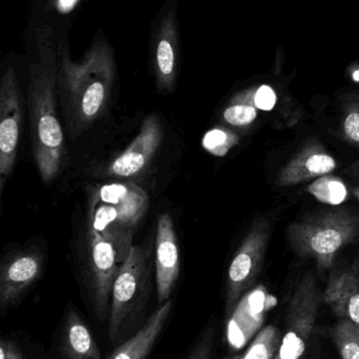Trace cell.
I'll use <instances>...</instances> for the list:
<instances>
[{
  "instance_id": "6da1fadb",
  "label": "cell",
  "mask_w": 359,
  "mask_h": 359,
  "mask_svg": "<svg viewBox=\"0 0 359 359\" xmlns=\"http://www.w3.org/2000/svg\"><path fill=\"white\" fill-rule=\"evenodd\" d=\"M36 58L30 65L27 111L32 153L44 183L57 178L65 164V143L57 116L58 48L48 25L36 29Z\"/></svg>"
},
{
  "instance_id": "7a4b0ae2",
  "label": "cell",
  "mask_w": 359,
  "mask_h": 359,
  "mask_svg": "<svg viewBox=\"0 0 359 359\" xmlns=\"http://www.w3.org/2000/svg\"><path fill=\"white\" fill-rule=\"evenodd\" d=\"M115 77L113 50L101 34L80 61L72 59L67 43L58 46L57 96L72 138L90 128L107 107Z\"/></svg>"
},
{
  "instance_id": "3957f363",
  "label": "cell",
  "mask_w": 359,
  "mask_h": 359,
  "mask_svg": "<svg viewBox=\"0 0 359 359\" xmlns=\"http://www.w3.org/2000/svg\"><path fill=\"white\" fill-rule=\"evenodd\" d=\"M149 206L147 192L132 182L105 184L94 190L89 204V230L115 248L120 265L133 246L135 229Z\"/></svg>"
},
{
  "instance_id": "277c9868",
  "label": "cell",
  "mask_w": 359,
  "mask_h": 359,
  "mask_svg": "<svg viewBox=\"0 0 359 359\" xmlns=\"http://www.w3.org/2000/svg\"><path fill=\"white\" fill-rule=\"evenodd\" d=\"M291 249L315 261L318 269H330L341 249L359 241V210L341 208L306 215L287 231Z\"/></svg>"
},
{
  "instance_id": "5b68a950",
  "label": "cell",
  "mask_w": 359,
  "mask_h": 359,
  "mask_svg": "<svg viewBox=\"0 0 359 359\" xmlns=\"http://www.w3.org/2000/svg\"><path fill=\"white\" fill-rule=\"evenodd\" d=\"M152 243L148 238L143 244L133 245L114 282L109 318V337L114 344L132 326L149 297Z\"/></svg>"
},
{
  "instance_id": "8992f818",
  "label": "cell",
  "mask_w": 359,
  "mask_h": 359,
  "mask_svg": "<svg viewBox=\"0 0 359 359\" xmlns=\"http://www.w3.org/2000/svg\"><path fill=\"white\" fill-rule=\"evenodd\" d=\"M322 299L315 276L311 271L303 274L289 299L285 332L275 359H303L318 322Z\"/></svg>"
},
{
  "instance_id": "52a82bcc",
  "label": "cell",
  "mask_w": 359,
  "mask_h": 359,
  "mask_svg": "<svg viewBox=\"0 0 359 359\" xmlns=\"http://www.w3.org/2000/svg\"><path fill=\"white\" fill-rule=\"evenodd\" d=\"M270 236L271 224L265 217H259L251 225L236 251L228 271L227 313H232L240 299L256 282L265 262Z\"/></svg>"
},
{
  "instance_id": "ba28073f",
  "label": "cell",
  "mask_w": 359,
  "mask_h": 359,
  "mask_svg": "<svg viewBox=\"0 0 359 359\" xmlns=\"http://www.w3.org/2000/svg\"><path fill=\"white\" fill-rule=\"evenodd\" d=\"M162 8L151 34V65L156 86L162 93L173 90L177 80L181 37L178 18L173 2Z\"/></svg>"
},
{
  "instance_id": "9c48e42d",
  "label": "cell",
  "mask_w": 359,
  "mask_h": 359,
  "mask_svg": "<svg viewBox=\"0 0 359 359\" xmlns=\"http://www.w3.org/2000/svg\"><path fill=\"white\" fill-rule=\"evenodd\" d=\"M22 100L13 67H6L0 82V191L10 177L18 151L22 123Z\"/></svg>"
},
{
  "instance_id": "30bf717a",
  "label": "cell",
  "mask_w": 359,
  "mask_h": 359,
  "mask_svg": "<svg viewBox=\"0 0 359 359\" xmlns=\"http://www.w3.org/2000/svg\"><path fill=\"white\" fill-rule=\"evenodd\" d=\"M88 238L93 301L97 313L103 320L111 306L114 282L122 265L113 245L100 234L89 230Z\"/></svg>"
},
{
  "instance_id": "8fae6325",
  "label": "cell",
  "mask_w": 359,
  "mask_h": 359,
  "mask_svg": "<svg viewBox=\"0 0 359 359\" xmlns=\"http://www.w3.org/2000/svg\"><path fill=\"white\" fill-rule=\"evenodd\" d=\"M275 304V297L261 285L248 291L232 311L227 330L230 346L235 350L244 347L261 331L266 316Z\"/></svg>"
},
{
  "instance_id": "7c38bea8",
  "label": "cell",
  "mask_w": 359,
  "mask_h": 359,
  "mask_svg": "<svg viewBox=\"0 0 359 359\" xmlns=\"http://www.w3.org/2000/svg\"><path fill=\"white\" fill-rule=\"evenodd\" d=\"M162 138L164 130L157 116L145 118L138 135L112 162L107 172L118 178H131L141 174L157 153Z\"/></svg>"
},
{
  "instance_id": "4fadbf2b",
  "label": "cell",
  "mask_w": 359,
  "mask_h": 359,
  "mask_svg": "<svg viewBox=\"0 0 359 359\" xmlns=\"http://www.w3.org/2000/svg\"><path fill=\"white\" fill-rule=\"evenodd\" d=\"M178 241L172 217L168 212L159 215L155 238V272L158 303H166L178 280Z\"/></svg>"
},
{
  "instance_id": "5bb4252c",
  "label": "cell",
  "mask_w": 359,
  "mask_h": 359,
  "mask_svg": "<svg viewBox=\"0 0 359 359\" xmlns=\"http://www.w3.org/2000/svg\"><path fill=\"white\" fill-rule=\"evenodd\" d=\"M337 161L324 145L318 139H311L280 170L275 184L280 188L293 187L330 175L337 170Z\"/></svg>"
},
{
  "instance_id": "9a60e30c",
  "label": "cell",
  "mask_w": 359,
  "mask_h": 359,
  "mask_svg": "<svg viewBox=\"0 0 359 359\" xmlns=\"http://www.w3.org/2000/svg\"><path fill=\"white\" fill-rule=\"evenodd\" d=\"M42 259L35 253H22L4 264L0 273V308L16 303L41 274Z\"/></svg>"
},
{
  "instance_id": "2e32d148",
  "label": "cell",
  "mask_w": 359,
  "mask_h": 359,
  "mask_svg": "<svg viewBox=\"0 0 359 359\" xmlns=\"http://www.w3.org/2000/svg\"><path fill=\"white\" fill-rule=\"evenodd\" d=\"M322 301L331 308L339 320L359 326V274L355 269H347L332 274Z\"/></svg>"
},
{
  "instance_id": "e0dca14e",
  "label": "cell",
  "mask_w": 359,
  "mask_h": 359,
  "mask_svg": "<svg viewBox=\"0 0 359 359\" xmlns=\"http://www.w3.org/2000/svg\"><path fill=\"white\" fill-rule=\"evenodd\" d=\"M172 310L169 299L152 314L145 324L130 339L118 346L105 359H145L153 348L156 339L164 329Z\"/></svg>"
},
{
  "instance_id": "ac0fdd59",
  "label": "cell",
  "mask_w": 359,
  "mask_h": 359,
  "mask_svg": "<svg viewBox=\"0 0 359 359\" xmlns=\"http://www.w3.org/2000/svg\"><path fill=\"white\" fill-rule=\"evenodd\" d=\"M63 348L69 359H101L92 333L75 310H71L65 318Z\"/></svg>"
},
{
  "instance_id": "d6986e66",
  "label": "cell",
  "mask_w": 359,
  "mask_h": 359,
  "mask_svg": "<svg viewBox=\"0 0 359 359\" xmlns=\"http://www.w3.org/2000/svg\"><path fill=\"white\" fill-rule=\"evenodd\" d=\"M308 192L316 200L328 205H341L348 198L347 186L337 177L327 176L316 179L308 186Z\"/></svg>"
},
{
  "instance_id": "ffe728a7",
  "label": "cell",
  "mask_w": 359,
  "mask_h": 359,
  "mask_svg": "<svg viewBox=\"0 0 359 359\" xmlns=\"http://www.w3.org/2000/svg\"><path fill=\"white\" fill-rule=\"evenodd\" d=\"M280 341L278 329L269 325L257 333L246 353L240 356V359H275Z\"/></svg>"
},
{
  "instance_id": "44dd1931",
  "label": "cell",
  "mask_w": 359,
  "mask_h": 359,
  "mask_svg": "<svg viewBox=\"0 0 359 359\" xmlns=\"http://www.w3.org/2000/svg\"><path fill=\"white\" fill-rule=\"evenodd\" d=\"M335 347L343 359H359V326L339 320L332 331Z\"/></svg>"
},
{
  "instance_id": "7402d4cb",
  "label": "cell",
  "mask_w": 359,
  "mask_h": 359,
  "mask_svg": "<svg viewBox=\"0 0 359 359\" xmlns=\"http://www.w3.org/2000/svg\"><path fill=\"white\" fill-rule=\"evenodd\" d=\"M341 109V136L350 145L359 149V94L346 97Z\"/></svg>"
},
{
  "instance_id": "603a6c76",
  "label": "cell",
  "mask_w": 359,
  "mask_h": 359,
  "mask_svg": "<svg viewBox=\"0 0 359 359\" xmlns=\"http://www.w3.org/2000/svg\"><path fill=\"white\" fill-rule=\"evenodd\" d=\"M238 137L225 128H213L204 135L202 147L216 157H223L237 144Z\"/></svg>"
},
{
  "instance_id": "cb8c5ba5",
  "label": "cell",
  "mask_w": 359,
  "mask_h": 359,
  "mask_svg": "<svg viewBox=\"0 0 359 359\" xmlns=\"http://www.w3.org/2000/svg\"><path fill=\"white\" fill-rule=\"evenodd\" d=\"M257 115V109L250 101H234L233 104L223 111V118L226 123L242 128L252 124Z\"/></svg>"
},
{
  "instance_id": "d4e9b609",
  "label": "cell",
  "mask_w": 359,
  "mask_h": 359,
  "mask_svg": "<svg viewBox=\"0 0 359 359\" xmlns=\"http://www.w3.org/2000/svg\"><path fill=\"white\" fill-rule=\"evenodd\" d=\"M276 100H278V97H276L275 92L269 86H261L253 96L254 107L261 111L273 109L276 104Z\"/></svg>"
},
{
  "instance_id": "484cf974",
  "label": "cell",
  "mask_w": 359,
  "mask_h": 359,
  "mask_svg": "<svg viewBox=\"0 0 359 359\" xmlns=\"http://www.w3.org/2000/svg\"><path fill=\"white\" fill-rule=\"evenodd\" d=\"M213 339L214 330L209 328L202 335V339L196 344L193 351L188 359H211L212 358Z\"/></svg>"
},
{
  "instance_id": "4316f807",
  "label": "cell",
  "mask_w": 359,
  "mask_h": 359,
  "mask_svg": "<svg viewBox=\"0 0 359 359\" xmlns=\"http://www.w3.org/2000/svg\"><path fill=\"white\" fill-rule=\"evenodd\" d=\"M0 359H23V358L12 344L8 343V341H1Z\"/></svg>"
},
{
  "instance_id": "83f0119b",
  "label": "cell",
  "mask_w": 359,
  "mask_h": 359,
  "mask_svg": "<svg viewBox=\"0 0 359 359\" xmlns=\"http://www.w3.org/2000/svg\"><path fill=\"white\" fill-rule=\"evenodd\" d=\"M345 174L348 177H351L352 179L359 181V160L352 163L351 165L348 166L345 170Z\"/></svg>"
},
{
  "instance_id": "f1b7e54d",
  "label": "cell",
  "mask_w": 359,
  "mask_h": 359,
  "mask_svg": "<svg viewBox=\"0 0 359 359\" xmlns=\"http://www.w3.org/2000/svg\"><path fill=\"white\" fill-rule=\"evenodd\" d=\"M352 194H353V196L359 200V186H358V187H354L353 189H352Z\"/></svg>"
},
{
  "instance_id": "f546056e",
  "label": "cell",
  "mask_w": 359,
  "mask_h": 359,
  "mask_svg": "<svg viewBox=\"0 0 359 359\" xmlns=\"http://www.w3.org/2000/svg\"><path fill=\"white\" fill-rule=\"evenodd\" d=\"M356 80H359V72H356L355 76H354Z\"/></svg>"
},
{
  "instance_id": "4dcf8cb0",
  "label": "cell",
  "mask_w": 359,
  "mask_h": 359,
  "mask_svg": "<svg viewBox=\"0 0 359 359\" xmlns=\"http://www.w3.org/2000/svg\"><path fill=\"white\" fill-rule=\"evenodd\" d=\"M229 359H240V356H236V358H229Z\"/></svg>"
}]
</instances>
